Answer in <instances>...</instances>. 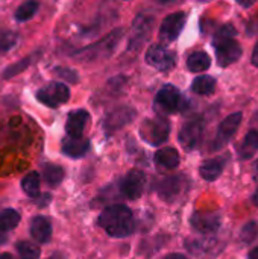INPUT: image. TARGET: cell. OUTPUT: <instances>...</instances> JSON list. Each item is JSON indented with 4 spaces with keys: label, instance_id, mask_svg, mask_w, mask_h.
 <instances>
[{
    "label": "cell",
    "instance_id": "obj_1",
    "mask_svg": "<svg viewBox=\"0 0 258 259\" xmlns=\"http://www.w3.org/2000/svg\"><path fill=\"white\" fill-rule=\"evenodd\" d=\"M99 226L114 238L129 237L134 232V219L128 206L111 205L102 211L97 220Z\"/></svg>",
    "mask_w": 258,
    "mask_h": 259
},
{
    "label": "cell",
    "instance_id": "obj_2",
    "mask_svg": "<svg viewBox=\"0 0 258 259\" xmlns=\"http://www.w3.org/2000/svg\"><path fill=\"white\" fill-rule=\"evenodd\" d=\"M123 33L125 30L123 29H114L111 30L108 35H105L102 39L87 46V47H82L79 50H76L71 56L76 58L79 62H93V61H102V59H106L109 58L114 50L117 49V46L120 44L122 38H123Z\"/></svg>",
    "mask_w": 258,
    "mask_h": 259
},
{
    "label": "cell",
    "instance_id": "obj_3",
    "mask_svg": "<svg viewBox=\"0 0 258 259\" xmlns=\"http://www.w3.org/2000/svg\"><path fill=\"white\" fill-rule=\"evenodd\" d=\"M154 108L160 115H170L178 114L187 108V100L184 99L182 93L172 83H166L160 88L155 96Z\"/></svg>",
    "mask_w": 258,
    "mask_h": 259
},
{
    "label": "cell",
    "instance_id": "obj_4",
    "mask_svg": "<svg viewBox=\"0 0 258 259\" xmlns=\"http://www.w3.org/2000/svg\"><path fill=\"white\" fill-rule=\"evenodd\" d=\"M140 137L149 146H160L169 140L170 135V123L164 115H158L154 118H146L140 124Z\"/></svg>",
    "mask_w": 258,
    "mask_h": 259
},
{
    "label": "cell",
    "instance_id": "obj_5",
    "mask_svg": "<svg viewBox=\"0 0 258 259\" xmlns=\"http://www.w3.org/2000/svg\"><path fill=\"white\" fill-rule=\"evenodd\" d=\"M155 18L149 14H138L131 26V33H129V41H128V50L129 52H138L144 42L151 38V33L154 30Z\"/></svg>",
    "mask_w": 258,
    "mask_h": 259
},
{
    "label": "cell",
    "instance_id": "obj_6",
    "mask_svg": "<svg viewBox=\"0 0 258 259\" xmlns=\"http://www.w3.org/2000/svg\"><path fill=\"white\" fill-rule=\"evenodd\" d=\"M204 129H205L204 117H201V115H193V117L189 118V120L181 126V129H179V134H178L179 144H181L187 152L195 150V149L201 144V141H202Z\"/></svg>",
    "mask_w": 258,
    "mask_h": 259
},
{
    "label": "cell",
    "instance_id": "obj_7",
    "mask_svg": "<svg viewBox=\"0 0 258 259\" xmlns=\"http://www.w3.org/2000/svg\"><path fill=\"white\" fill-rule=\"evenodd\" d=\"M36 100L49 108H58L68 102L70 88L64 82H49L36 91Z\"/></svg>",
    "mask_w": 258,
    "mask_h": 259
},
{
    "label": "cell",
    "instance_id": "obj_8",
    "mask_svg": "<svg viewBox=\"0 0 258 259\" xmlns=\"http://www.w3.org/2000/svg\"><path fill=\"white\" fill-rule=\"evenodd\" d=\"M187 17L189 15L184 11H178V12L167 15L160 24V30H158L160 41L164 44H170V42L176 41L178 36L181 35V32L184 30V26L187 23Z\"/></svg>",
    "mask_w": 258,
    "mask_h": 259
},
{
    "label": "cell",
    "instance_id": "obj_9",
    "mask_svg": "<svg viewBox=\"0 0 258 259\" xmlns=\"http://www.w3.org/2000/svg\"><path fill=\"white\" fill-rule=\"evenodd\" d=\"M144 59L148 65L163 73L170 71L176 67V55L160 44L151 46L144 55Z\"/></svg>",
    "mask_w": 258,
    "mask_h": 259
},
{
    "label": "cell",
    "instance_id": "obj_10",
    "mask_svg": "<svg viewBox=\"0 0 258 259\" xmlns=\"http://www.w3.org/2000/svg\"><path fill=\"white\" fill-rule=\"evenodd\" d=\"M216 59L219 67H228L234 62H237L242 56V46L236 38H222L213 41Z\"/></svg>",
    "mask_w": 258,
    "mask_h": 259
},
{
    "label": "cell",
    "instance_id": "obj_11",
    "mask_svg": "<svg viewBox=\"0 0 258 259\" xmlns=\"http://www.w3.org/2000/svg\"><path fill=\"white\" fill-rule=\"evenodd\" d=\"M242 120H243V114L242 112L230 114L227 118L222 120V123L217 127L214 141H213V150H220V149H224L231 141V138L234 137V134L240 127Z\"/></svg>",
    "mask_w": 258,
    "mask_h": 259
},
{
    "label": "cell",
    "instance_id": "obj_12",
    "mask_svg": "<svg viewBox=\"0 0 258 259\" xmlns=\"http://www.w3.org/2000/svg\"><path fill=\"white\" fill-rule=\"evenodd\" d=\"M187 250L199 259H214L220 252L224 244L214 238H195L186 241Z\"/></svg>",
    "mask_w": 258,
    "mask_h": 259
},
{
    "label": "cell",
    "instance_id": "obj_13",
    "mask_svg": "<svg viewBox=\"0 0 258 259\" xmlns=\"http://www.w3.org/2000/svg\"><path fill=\"white\" fill-rule=\"evenodd\" d=\"M137 115V111L128 105L123 106H117L113 111H109L103 120V127L108 134L116 132L122 127H125L126 124H129Z\"/></svg>",
    "mask_w": 258,
    "mask_h": 259
},
{
    "label": "cell",
    "instance_id": "obj_14",
    "mask_svg": "<svg viewBox=\"0 0 258 259\" xmlns=\"http://www.w3.org/2000/svg\"><path fill=\"white\" fill-rule=\"evenodd\" d=\"M146 187V176L140 170H131L120 182V191L129 200H137L141 197Z\"/></svg>",
    "mask_w": 258,
    "mask_h": 259
},
{
    "label": "cell",
    "instance_id": "obj_15",
    "mask_svg": "<svg viewBox=\"0 0 258 259\" xmlns=\"http://www.w3.org/2000/svg\"><path fill=\"white\" fill-rule=\"evenodd\" d=\"M222 223V219L217 212H201L196 211L193 212V215L190 217V225L192 228L202 234V235H210L219 231Z\"/></svg>",
    "mask_w": 258,
    "mask_h": 259
},
{
    "label": "cell",
    "instance_id": "obj_16",
    "mask_svg": "<svg viewBox=\"0 0 258 259\" xmlns=\"http://www.w3.org/2000/svg\"><path fill=\"white\" fill-rule=\"evenodd\" d=\"M186 188H187V179L182 175H176V176L164 178L158 184L157 191H158L160 197L164 199L166 202H173L184 193Z\"/></svg>",
    "mask_w": 258,
    "mask_h": 259
},
{
    "label": "cell",
    "instance_id": "obj_17",
    "mask_svg": "<svg viewBox=\"0 0 258 259\" xmlns=\"http://www.w3.org/2000/svg\"><path fill=\"white\" fill-rule=\"evenodd\" d=\"M90 121V114L85 109H76L71 111L67 117L65 121V132L67 137H73V138H82V134L87 127Z\"/></svg>",
    "mask_w": 258,
    "mask_h": 259
},
{
    "label": "cell",
    "instance_id": "obj_18",
    "mask_svg": "<svg viewBox=\"0 0 258 259\" xmlns=\"http://www.w3.org/2000/svg\"><path fill=\"white\" fill-rule=\"evenodd\" d=\"M90 149V141L85 138H73V137H67L62 140L61 144V150L65 156L68 158H82Z\"/></svg>",
    "mask_w": 258,
    "mask_h": 259
},
{
    "label": "cell",
    "instance_id": "obj_19",
    "mask_svg": "<svg viewBox=\"0 0 258 259\" xmlns=\"http://www.w3.org/2000/svg\"><path fill=\"white\" fill-rule=\"evenodd\" d=\"M30 235L32 238L36 241V243H41V244H46L50 241L52 238V225L50 222L46 219V217H41V215H36L32 219L30 222Z\"/></svg>",
    "mask_w": 258,
    "mask_h": 259
},
{
    "label": "cell",
    "instance_id": "obj_20",
    "mask_svg": "<svg viewBox=\"0 0 258 259\" xmlns=\"http://www.w3.org/2000/svg\"><path fill=\"white\" fill-rule=\"evenodd\" d=\"M258 152V126L254 124L248 134L245 135L243 141L240 143L239 149H237V153H239V158L240 159H251L255 156V153Z\"/></svg>",
    "mask_w": 258,
    "mask_h": 259
},
{
    "label": "cell",
    "instance_id": "obj_21",
    "mask_svg": "<svg viewBox=\"0 0 258 259\" xmlns=\"http://www.w3.org/2000/svg\"><path fill=\"white\" fill-rule=\"evenodd\" d=\"M154 161L158 168L173 170L179 165V153L173 147H163L155 153Z\"/></svg>",
    "mask_w": 258,
    "mask_h": 259
},
{
    "label": "cell",
    "instance_id": "obj_22",
    "mask_svg": "<svg viewBox=\"0 0 258 259\" xmlns=\"http://www.w3.org/2000/svg\"><path fill=\"white\" fill-rule=\"evenodd\" d=\"M225 162L227 159L225 158H214V159H208L205 161L201 167H199V175L204 181H208V182H213L216 181L222 171H224V167H225Z\"/></svg>",
    "mask_w": 258,
    "mask_h": 259
},
{
    "label": "cell",
    "instance_id": "obj_23",
    "mask_svg": "<svg viewBox=\"0 0 258 259\" xmlns=\"http://www.w3.org/2000/svg\"><path fill=\"white\" fill-rule=\"evenodd\" d=\"M211 65V59L208 56V53L198 50L193 52L189 58H187V68L193 73H202L207 71Z\"/></svg>",
    "mask_w": 258,
    "mask_h": 259
},
{
    "label": "cell",
    "instance_id": "obj_24",
    "mask_svg": "<svg viewBox=\"0 0 258 259\" xmlns=\"http://www.w3.org/2000/svg\"><path fill=\"white\" fill-rule=\"evenodd\" d=\"M192 91L199 96H211L216 91V79L208 74L198 76L192 82Z\"/></svg>",
    "mask_w": 258,
    "mask_h": 259
},
{
    "label": "cell",
    "instance_id": "obj_25",
    "mask_svg": "<svg viewBox=\"0 0 258 259\" xmlns=\"http://www.w3.org/2000/svg\"><path fill=\"white\" fill-rule=\"evenodd\" d=\"M40 9V2L38 0H24L17 9H15V14H14V18L20 23H26L29 20H32L36 12Z\"/></svg>",
    "mask_w": 258,
    "mask_h": 259
},
{
    "label": "cell",
    "instance_id": "obj_26",
    "mask_svg": "<svg viewBox=\"0 0 258 259\" xmlns=\"http://www.w3.org/2000/svg\"><path fill=\"white\" fill-rule=\"evenodd\" d=\"M38 55H40V52L32 53V55H27V56L23 58L21 61H18V62H15V64L6 67V68L3 70V73H2V77H3V79H11V77H14V76H17V74H20V73L24 71L30 64L35 62V58H36Z\"/></svg>",
    "mask_w": 258,
    "mask_h": 259
},
{
    "label": "cell",
    "instance_id": "obj_27",
    "mask_svg": "<svg viewBox=\"0 0 258 259\" xmlns=\"http://www.w3.org/2000/svg\"><path fill=\"white\" fill-rule=\"evenodd\" d=\"M64 168L55 164H46L43 167V178L50 187H56L62 182L64 179Z\"/></svg>",
    "mask_w": 258,
    "mask_h": 259
},
{
    "label": "cell",
    "instance_id": "obj_28",
    "mask_svg": "<svg viewBox=\"0 0 258 259\" xmlns=\"http://www.w3.org/2000/svg\"><path fill=\"white\" fill-rule=\"evenodd\" d=\"M21 188L26 196L29 197H36L40 194V175L36 171L27 173L21 179Z\"/></svg>",
    "mask_w": 258,
    "mask_h": 259
},
{
    "label": "cell",
    "instance_id": "obj_29",
    "mask_svg": "<svg viewBox=\"0 0 258 259\" xmlns=\"http://www.w3.org/2000/svg\"><path fill=\"white\" fill-rule=\"evenodd\" d=\"M20 212H17L15 209H3L0 211V228L3 231H12L20 223Z\"/></svg>",
    "mask_w": 258,
    "mask_h": 259
},
{
    "label": "cell",
    "instance_id": "obj_30",
    "mask_svg": "<svg viewBox=\"0 0 258 259\" xmlns=\"http://www.w3.org/2000/svg\"><path fill=\"white\" fill-rule=\"evenodd\" d=\"M20 41V35L14 30H3L0 32V55L14 49Z\"/></svg>",
    "mask_w": 258,
    "mask_h": 259
},
{
    "label": "cell",
    "instance_id": "obj_31",
    "mask_svg": "<svg viewBox=\"0 0 258 259\" xmlns=\"http://www.w3.org/2000/svg\"><path fill=\"white\" fill-rule=\"evenodd\" d=\"M15 249H17V252H18V255H20L21 259L40 258V249L35 244L29 243V241H20V243H17Z\"/></svg>",
    "mask_w": 258,
    "mask_h": 259
},
{
    "label": "cell",
    "instance_id": "obj_32",
    "mask_svg": "<svg viewBox=\"0 0 258 259\" xmlns=\"http://www.w3.org/2000/svg\"><path fill=\"white\" fill-rule=\"evenodd\" d=\"M236 35H237L236 27H234L233 24L227 23V24H222V26L216 30V33H214V36H213V41H214V39H222V38H234Z\"/></svg>",
    "mask_w": 258,
    "mask_h": 259
},
{
    "label": "cell",
    "instance_id": "obj_33",
    "mask_svg": "<svg viewBox=\"0 0 258 259\" xmlns=\"http://www.w3.org/2000/svg\"><path fill=\"white\" fill-rule=\"evenodd\" d=\"M55 73H56V76L62 77L64 80H67V82H70V83H78V82H79L78 73H76L75 70H71V68L58 67V68H55Z\"/></svg>",
    "mask_w": 258,
    "mask_h": 259
},
{
    "label": "cell",
    "instance_id": "obj_34",
    "mask_svg": "<svg viewBox=\"0 0 258 259\" xmlns=\"http://www.w3.org/2000/svg\"><path fill=\"white\" fill-rule=\"evenodd\" d=\"M255 235H257V225H255V223L246 225V226L243 228V231H242V238H243L245 241H252V240L255 238Z\"/></svg>",
    "mask_w": 258,
    "mask_h": 259
},
{
    "label": "cell",
    "instance_id": "obj_35",
    "mask_svg": "<svg viewBox=\"0 0 258 259\" xmlns=\"http://www.w3.org/2000/svg\"><path fill=\"white\" fill-rule=\"evenodd\" d=\"M242 8H251L252 5H255L258 0H236Z\"/></svg>",
    "mask_w": 258,
    "mask_h": 259
},
{
    "label": "cell",
    "instance_id": "obj_36",
    "mask_svg": "<svg viewBox=\"0 0 258 259\" xmlns=\"http://www.w3.org/2000/svg\"><path fill=\"white\" fill-rule=\"evenodd\" d=\"M251 61H252V65L258 68V41L257 44H255V47H254V50H252V58H251Z\"/></svg>",
    "mask_w": 258,
    "mask_h": 259
},
{
    "label": "cell",
    "instance_id": "obj_37",
    "mask_svg": "<svg viewBox=\"0 0 258 259\" xmlns=\"http://www.w3.org/2000/svg\"><path fill=\"white\" fill-rule=\"evenodd\" d=\"M164 259H189L187 256H184V255H181V253H170V255H167Z\"/></svg>",
    "mask_w": 258,
    "mask_h": 259
},
{
    "label": "cell",
    "instance_id": "obj_38",
    "mask_svg": "<svg viewBox=\"0 0 258 259\" xmlns=\"http://www.w3.org/2000/svg\"><path fill=\"white\" fill-rule=\"evenodd\" d=\"M248 259H258V247L252 249V250L248 253Z\"/></svg>",
    "mask_w": 258,
    "mask_h": 259
},
{
    "label": "cell",
    "instance_id": "obj_39",
    "mask_svg": "<svg viewBox=\"0 0 258 259\" xmlns=\"http://www.w3.org/2000/svg\"><path fill=\"white\" fill-rule=\"evenodd\" d=\"M5 232H6V231H3V229L0 228V244H5V243L8 241V237H6Z\"/></svg>",
    "mask_w": 258,
    "mask_h": 259
},
{
    "label": "cell",
    "instance_id": "obj_40",
    "mask_svg": "<svg viewBox=\"0 0 258 259\" xmlns=\"http://www.w3.org/2000/svg\"><path fill=\"white\" fill-rule=\"evenodd\" d=\"M158 3H161V5H170V3H176V2H179V0H157Z\"/></svg>",
    "mask_w": 258,
    "mask_h": 259
},
{
    "label": "cell",
    "instance_id": "obj_41",
    "mask_svg": "<svg viewBox=\"0 0 258 259\" xmlns=\"http://www.w3.org/2000/svg\"><path fill=\"white\" fill-rule=\"evenodd\" d=\"M47 259H67L62 253H55V255H52L50 258H47Z\"/></svg>",
    "mask_w": 258,
    "mask_h": 259
},
{
    "label": "cell",
    "instance_id": "obj_42",
    "mask_svg": "<svg viewBox=\"0 0 258 259\" xmlns=\"http://www.w3.org/2000/svg\"><path fill=\"white\" fill-rule=\"evenodd\" d=\"M252 200H254V203L258 206V187H257V191H255V194H254V197H252Z\"/></svg>",
    "mask_w": 258,
    "mask_h": 259
},
{
    "label": "cell",
    "instance_id": "obj_43",
    "mask_svg": "<svg viewBox=\"0 0 258 259\" xmlns=\"http://www.w3.org/2000/svg\"><path fill=\"white\" fill-rule=\"evenodd\" d=\"M0 259H12V256L8 253H3V255H0Z\"/></svg>",
    "mask_w": 258,
    "mask_h": 259
},
{
    "label": "cell",
    "instance_id": "obj_44",
    "mask_svg": "<svg viewBox=\"0 0 258 259\" xmlns=\"http://www.w3.org/2000/svg\"><path fill=\"white\" fill-rule=\"evenodd\" d=\"M255 170H257V173H258V161H257V165H255Z\"/></svg>",
    "mask_w": 258,
    "mask_h": 259
},
{
    "label": "cell",
    "instance_id": "obj_45",
    "mask_svg": "<svg viewBox=\"0 0 258 259\" xmlns=\"http://www.w3.org/2000/svg\"><path fill=\"white\" fill-rule=\"evenodd\" d=\"M198 2H210V0H198Z\"/></svg>",
    "mask_w": 258,
    "mask_h": 259
},
{
    "label": "cell",
    "instance_id": "obj_46",
    "mask_svg": "<svg viewBox=\"0 0 258 259\" xmlns=\"http://www.w3.org/2000/svg\"><path fill=\"white\" fill-rule=\"evenodd\" d=\"M125 2H128V0H125Z\"/></svg>",
    "mask_w": 258,
    "mask_h": 259
}]
</instances>
